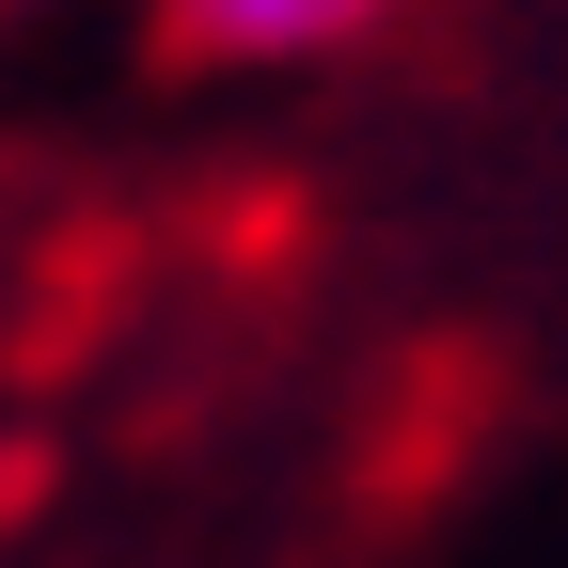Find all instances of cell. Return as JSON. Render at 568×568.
Returning a JSON list of instances; mask_svg holds the SVG:
<instances>
[{"instance_id": "1", "label": "cell", "mask_w": 568, "mask_h": 568, "mask_svg": "<svg viewBox=\"0 0 568 568\" xmlns=\"http://www.w3.org/2000/svg\"><path fill=\"white\" fill-rule=\"evenodd\" d=\"M379 17H395V0H174V32L222 48V63H301V48H347Z\"/></svg>"}]
</instances>
